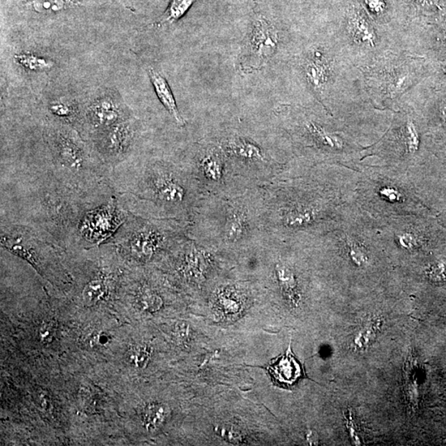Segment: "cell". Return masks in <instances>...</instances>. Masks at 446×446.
<instances>
[{
	"instance_id": "29",
	"label": "cell",
	"mask_w": 446,
	"mask_h": 446,
	"mask_svg": "<svg viewBox=\"0 0 446 446\" xmlns=\"http://www.w3.org/2000/svg\"><path fill=\"white\" fill-rule=\"evenodd\" d=\"M400 245L407 250H411L418 246V240L416 235L410 233H403L398 235Z\"/></svg>"
},
{
	"instance_id": "23",
	"label": "cell",
	"mask_w": 446,
	"mask_h": 446,
	"mask_svg": "<svg viewBox=\"0 0 446 446\" xmlns=\"http://www.w3.org/2000/svg\"><path fill=\"white\" fill-rule=\"evenodd\" d=\"M151 353V349L147 346H135L128 353V362L137 370H143L149 363Z\"/></svg>"
},
{
	"instance_id": "39",
	"label": "cell",
	"mask_w": 446,
	"mask_h": 446,
	"mask_svg": "<svg viewBox=\"0 0 446 446\" xmlns=\"http://www.w3.org/2000/svg\"><path fill=\"white\" fill-rule=\"evenodd\" d=\"M443 71H444L445 74H446V67L443 69Z\"/></svg>"
},
{
	"instance_id": "12",
	"label": "cell",
	"mask_w": 446,
	"mask_h": 446,
	"mask_svg": "<svg viewBox=\"0 0 446 446\" xmlns=\"http://www.w3.org/2000/svg\"><path fill=\"white\" fill-rule=\"evenodd\" d=\"M349 28L358 44L374 47L376 35L371 24L358 8H353L349 14Z\"/></svg>"
},
{
	"instance_id": "19",
	"label": "cell",
	"mask_w": 446,
	"mask_h": 446,
	"mask_svg": "<svg viewBox=\"0 0 446 446\" xmlns=\"http://www.w3.org/2000/svg\"><path fill=\"white\" fill-rule=\"evenodd\" d=\"M247 226L246 217L241 213H235L226 222L225 235L229 242H238L245 233Z\"/></svg>"
},
{
	"instance_id": "28",
	"label": "cell",
	"mask_w": 446,
	"mask_h": 446,
	"mask_svg": "<svg viewBox=\"0 0 446 446\" xmlns=\"http://www.w3.org/2000/svg\"><path fill=\"white\" fill-rule=\"evenodd\" d=\"M349 256L351 260L358 267H362L368 262V258L366 252L355 243H348Z\"/></svg>"
},
{
	"instance_id": "30",
	"label": "cell",
	"mask_w": 446,
	"mask_h": 446,
	"mask_svg": "<svg viewBox=\"0 0 446 446\" xmlns=\"http://www.w3.org/2000/svg\"><path fill=\"white\" fill-rule=\"evenodd\" d=\"M364 6L373 15H381L387 8L386 0H364Z\"/></svg>"
},
{
	"instance_id": "34",
	"label": "cell",
	"mask_w": 446,
	"mask_h": 446,
	"mask_svg": "<svg viewBox=\"0 0 446 446\" xmlns=\"http://www.w3.org/2000/svg\"><path fill=\"white\" fill-rule=\"evenodd\" d=\"M222 435L224 437H227V440L231 441V443H239L241 441V435L239 434L238 431L231 430V429H222Z\"/></svg>"
},
{
	"instance_id": "32",
	"label": "cell",
	"mask_w": 446,
	"mask_h": 446,
	"mask_svg": "<svg viewBox=\"0 0 446 446\" xmlns=\"http://www.w3.org/2000/svg\"><path fill=\"white\" fill-rule=\"evenodd\" d=\"M111 334L106 332H100L94 334L93 337V343L97 346H108L111 342Z\"/></svg>"
},
{
	"instance_id": "9",
	"label": "cell",
	"mask_w": 446,
	"mask_h": 446,
	"mask_svg": "<svg viewBox=\"0 0 446 446\" xmlns=\"http://www.w3.org/2000/svg\"><path fill=\"white\" fill-rule=\"evenodd\" d=\"M109 274L100 272L84 283L81 289V300L85 306L93 307L105 301L109 297L112 289Z\"/></svg>"
},
{
	"instance_id": "22",
	"label": "cell",
	"mask_w": 446,
	"mask_h": 446,
	"mask_svg": "<svg viewBox=\"0 0 446 446\" xmlns=\"http://www.w3.org/2000/svg\"><path fill=\"white\" fill-rule=\"evenodd\" d=\"M314 216V211L310 208H297L287 214L285 222L290 227L303 226L310 224Z\"/></svg>"
},
{
	"instance_id": "33",
	"label": "cell",
	"mask_w": 446,
	"mask_h": 446,
	"mask_svg": "<svg viewBox=\"0 0 446 446\" xmlns=\"http://www.w3.org/2000/svg\"><path fill=\"white\" fill-rule=\"evenodd\" d=\"M347 422H348V428L350 431V434L351 437L355 440V443H357V445H360V440L359 439L358 433H357V427H355L354 419L353 416H351L350 411H349V415L346 416Z\"/></svg>"
},
{
	"instance_id": "18",
	"label": "cell",
	"mask_w": 446,
	"mask_h": 446,
	"mask_svg": "<svg viewBox=\"0 0 446 446\" xmlns=\"http://www.w3.org/2000/svg\"><path fill=\"white\" fill-rule=\"evenodd\" d=\"M204 177L211 181H218L222 177V161L217 153H208L200 163Z\"/></svg>"
},
{
	"instance_id": "8",
	"label": "cell",
	"mask_w": 446,
	"mask_h": 446,
	"mask_svg": "<svg viewBox=\"0 0 446 446\" xmlns=\"http://www.w3.org/2000/svg\"><path fill=\"white\" fill-rule=\"evenodd\" d=\"M148 75L153 85L154 89L157 93L158 100L161 101V105L168 112L180 127L186 125V120L183 118L175 100L172 90H171L168 81L162 72L156 70L154 68L148 69Z\"/></svg>"
},
{
	"instance_id": "6",
	"label": "cell",
	"mask_w": 446,
	"mask_h": 446,
	"mask_svg": "<svg viewBox=\"0 0 446 446\" xmlns=\"http://www.w3.org/2000/svg\"><path fill=\"white\" fill-rule=\"evenodd\" d=\"M132 117L128 107L116 91H107L98 96L85 112L83 131L89 137Z\"/></svg>"
},
{
	"instance_id": "26",
	"label": "cell",
	"mask_w": 446,
	"mask_h": 446,
	"mask_svg": "<svg viewBox=\"0 0 446 446\" xmlns=\"http://www.w3.org/2000/svg\"><path fill=\"white\" fill-rule=\"evenodd\" d=\"M55 333L57 328L55 323L51 321H45L38 329V338L42 344H50L54 341Z\"/></svg>"
},
{
	"instance_id": "38",
	"label": "cell",
	"mask_w": 446,
	"mask_h": 446,
	"mask_svg": "<svg viewBox=\"0 0 446 446\" xmlns=\"http://www.w3.org/2000/svg\"><path fill=\"white\" fill-rule=\"evenodd\" d=\"M441 114H443L444 121L446 124V105H444L443 108H441Z\"/></svg>"
},
{
	"instance_id": "37",
	"label": "cell",
	"mask_w": 446,
	"mask_h": 446,
	"mask_svg": "<svg viewBox=\"0 0 446 446\" xmlns=\"http://www.w3.org/2000/svg\"><path fill=\"white\" fill-rule=\"evenodd\" d=\"M307 439L310 445L319 444V436H317L316 433L314 431H310V432H308L307 435Z\"/></svg>"
},
{
	"instance_id": "24",
	"label": "cell",
	"mask_w": 446,
	"mask_h": 446,
	"mask_svg": "<svg viewBox=\"0 0 446 446\" xmlns=\"http://www.w3.org/2000/svg\"><path fill=\"white\" fill-rule=\"evenodd\" d=\"M405 139L407 151L411 154L417 152L420 145V136L418 128L416 127L413 120H407Z\"/></svg>"
},
{
	"instance_id": "2",
	"label": "cell",
	"mask_w": 446,
	"mask_h": 446,
	"mask_svg": "<svg viewBox=\"0 0 446 446\" xmlns=\"http://www.w3.org/2000/svg\"><path fill=\"white\" fill-rule=\"evenodd\" d=\"M107 243L115 247L123 261L145 264L166 245L167 235L151 222L128 213L125 222Z\"/></svg>"
},
{
	"instance_id": "36",
	"label": "cell",
	"mask_w": 446,
	"mask_h": 446,
	"mask_svg": "<svg viewBox=\"0 0 446 446\" xmlns=\"http://www.w3.org/2000/svg\"><path fill=\"white\" fill-rule=\"evenodd\" d=\"M415 2L417 3L419 6L429 8L436 6L439 3V0H415Z\"/></svg>"
},
{
	"instance_id": "15",
	"label": "cell",
	"mask_w": 446,
	"mask_h": 446,
	"mask_svg": "<svg viewBox=\"0 0 446 446\" xmlns=\"http://www.w3.org/2000/svg\"><path fill=\"white\" fill-rule=\"evenodd\" d=\"M168 415L167 407L162 403L152 402L145 407L143 413V422L149 431L157 430L165 422Z\"/></svg>"
},
{
	"instance_id": "13",
	"label": "cell",
	"mask_w": 446,
	"mask_h": 446,
	"mask_svg": "<svg viewBox=\"0 0 446 446\" xmlns=\"http://www.w3.org/2000/svg\"><path fill=\"white\" fill-rule=\"evenodd\" d=\"M276 272L281 289L288 297L289 302L296 305L299 301V296L297 291V280H296L294 270L288 265L278 264L276 267Z\"/></svg>"
},
{
	"instance_id": "11",
	"label": "cell",
	"mask_w": 446,
	"mask_h": 446,
	"mask_svg": "<svg viewBox=\"0 0 446 446\" xmlns=\"http://www.w3.org/2000/svg\"><path fill=\"white\" fill-rule=\"evenodd\" d=\"M225 148L231 156L242 160L260 162L267 161V155L262 148L252 141L241 137H233L227 140L225 143Z\"/></svg>"
},
{
	"instance_id": "16",
	"label": "cell",
	"mask_w": 446,
	"mask_h": 446,
	"mask_svg": "<svg viewBox=\"0 0 446 446\" xmlns=\"http://www.w3.org/2000/svg\"><path fill=\"white\" fill-rule=\"evenodd\" d=\"M137 305L145 312H155L161 310L164 301L157 291L147 286L140 287L135 295Z\"/></svg>"
},
{
	"instance_id": "20",
	"label": "cell",
	"mask_w": 446,
	"mask_h": 446,
	"mask_svg": "<svg viewBox=\"0 0 446 446\" xmlns=\"http://www.w3.org/2000/svg\"><path fill=\"white\" fill-rule=\"evenodd\" d=\"M307 127L312 135L321 144L334 149H341L343 148L342 141L338 136L329 134L319 124L310 122L307 123Z\"/></svg>"
},
{
	"instance_id": "35",
	"label": "cell",
	"mask_w": 446,
	"mask_h": 446,
	"mask_svg": "<svg viewBox=\"0 0 446 446\" xmlns=\"http://www.w3.org/2000/svg\"><path fill=\"white\" fill-rule=\"evenodd\" d=\"M188 327L186 323H179L177 327V334L180 340H186L188 336Z\"/></svg>"
},
{
	"instance_id": "1",
	"label": "cell",
	"mask_w": 446,
	"mask_h": 446,
	"mask_svg": "<svg viewBox=\"0 0 446 446\" xmlns=\"http://www.w3.org/2000/svg\"><path fill=\"white\" fill-rule=\"evenodd\" d=\"M114 195L84 196L37 175H1V222L31 227L47 241L71 251L85 213Z\"/></svg>"
},
{
	"instance_id": "17",
	"label": "cell",
	"mask_w": 446,
	"mask_h": 446,
	"mask_svg": "<svg viewBox=\"0 0 446 446\" xmlns=\"http://www.w3.org/2000/svg\"><path fill=\"white\" fill-rule=\"evenodd\" d=\"M16 62L25 70L34 72L50 71L54 62L41 55L31 53H21L15 55Z\"/></svg>"
},
{
	"instance_id": "21",
	"label": "cell",
	"mask_w": 446,
	"mask_h": 446,
	"mask_svg": "<svg viewBox=\"0 0 446 446\" xmlns=\"http://www.w3.org/2000/svg\"><path fill=\"white\" fill-rule=\"evenodd\" d=\"M73 2V0H31V6L40 14H53L66 10Z\"/></svg>"
},
{
	"instance_id": "7",
	"label": "cell",
	"mask_w": 446,
	"mask_h": 446,
	"mask_svg": "<svg viewBox=\"0 0 446 446\" xmlns=\"http://www.w3.org/2000/svg\"><path fill=\"white\" fill-rule=\"evenodd\" d=\"M268 370L274 380L282 385H293L304 376L301 364L292 353L291 345L285 354L274 360Z\"/></svg>"
},
{
	"instance_id": "31",
	"label": "cell",
	"mask_w": 446,
	"mask_h": 446,
	"mask_svg": "<svg viewBox=\"0 0 446 446\" xmlns=\"http://www.w3.org/2000/svg\"><path fill=\"white\" fill-rule=\"evenodd\" d=\"M380 194L382 196H384V198L391 202H398L402 199L400 192L395 190V188L390 187L382 188Z\"/></svg>"
},
{
	"instance_id": "10",
	"label": "cell",
	"mask_w": 446,
	"mask_h": 446,
	"mask_svg": "<svg viewBox=\"0 0 446 446\" xmlns=\"http://www.w3.org/2000/svg\"><path fill=\"white\" fill-rule=\"evenodd\" d=\"M304 71L311 87L316 91H323L328 83L329 68L321 51H315L307 60Z\"/></svg>"
},
{
	"instance_id": "14",
	"label": "cell",
	"mask_w": 446,
	"mask_h": 446,
	"mask_svg": "<svg viewBox=\"0 0 446 446\" xmlns=\"http://www.w3.org/2000/svg\"><path fill=\"white\" fill-rule=\"evenodd\" d=\"M198 0H171L168 8L156 23L157 27L170 25L183 18Z\"/></svg>"
},
{
	"instance_id": "5",
	"label": "cell",
	"mask_w": 446,
	"mask_h": 446,
	"mask_svg": "<svg viewBox=\"0 0 446 446\" xmlns=\"http://www.w3.org/2000/svg\"><path fill=\"white\" fill-rule=\"evenodd\" d=\"M278 46L276 28L265 17L256 14L240 58V70L244 74L262 70L276 53Z\"/></svg>"
},
{
	"instance_id": "27",
	"label": "cell",
	"mask_w": 446,
	"mask_h": 446,
	"mask_svg": "<svg viewBox=\"0 0 446 446\" xmlns=\"http://www.w3.org/2000/svg\"><path fill=\"white\" fill-rule=\"evenodd\" d=\"M427 276L431 281H446V260H440L433 265L427 271Z\"/></svg>"
},
{
	"instance_id": "4",
	"label": "cell",
	"mask_w": 446,
	"mask_h": 446,
	"mask_svg": "<svg viewBox=\"0 0 446 446\" xmlns=\"http://www.w3.org/2000/svg\"><path fill=\"white\" fill-rule=\"evenodd\" d=\"M139 131V123L132 116L96 132L89 137V141L98 157L112 170L132 157Z\"/></svg>"
},
{
	"instance_id": "3",
	"label": "cell",
	"mask_w": 446,
	"mask_h": 446,
	"mask_svg": "<svg viewBox=\"0 0 446 446\" xmlns=\"http://www.w3.org/2000/svg\"><path fill=\"white\" fill-rule=\"evenodd\" d=\"M0 230L2 248L31 265L42 277H46L51 260L65 255V250L47 241L31 227L1 222Z\"/></svg>"
},
{
	"instance_id": "25",
	"label": "cell",
	"mask_w": 446,
	"mask_h": 446,
	"mask_svg": "<svg viewBox=\"0 0 446 446\" xmlns=\"http://www.w3.org/2000/svg\"><path fill=\"white\" fill-rule=\"evenodd\" d=\"M377 323H372L371 325H367L366 327L362 328L359 330L357 336L355 339V345L359 347V348H364V347H367L368 343L374 339L375 334V330L377 329Z\"/></svg>"
}]
</instances>
